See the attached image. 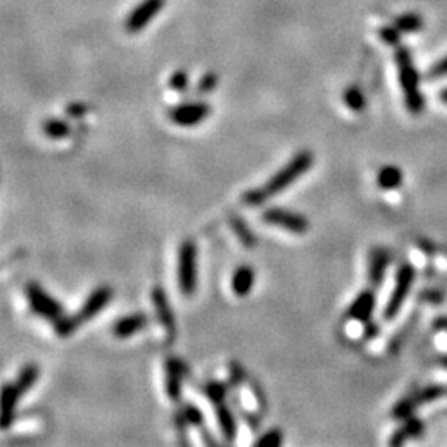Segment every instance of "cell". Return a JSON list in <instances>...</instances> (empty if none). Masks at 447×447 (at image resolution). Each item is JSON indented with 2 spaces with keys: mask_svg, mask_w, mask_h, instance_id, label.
Segmentation results:
<instances>
[{
  "mask_svg": "<svg viewBox=\"0 0 447 447\" xmlns=\"http://www.w3.org/2000/svg\"><path fill=\"white\" fill-rule=\"evenodd\" d=\"M174 424L178 428H189V425H202L204 424V412L194 404H184L174 414Z\"/></svg>",
  "mask_w": 447,
  "mask_h": 447,
  "instance_id": "cell-19",
  "label": "cell"
},
{
  "mask_svg": "<svg viewBox=\"0 0 447 447\" xmlns=\"http://www.w3.org/2000/svg\"><path fill=\"white\" fill-rule=\"evenodd\" d=\"M391 262V255L386 248L375 247L369 252L368 259V278L371 282L373 287H380L382 280H385L386 270Z\"/></svg>",
  "mask_w": 447,
  "mask_h": 447,
  "instance_id": "cell-15",
  "label": "cell"
},
{
  "mask_svg": "<svg viewBox=\"0 0 447 447\" xmlns=\"http://www.w3.org/2000/svg\"><path fill=\"white\" fill-rule=\"evenodd\" d=\"M380 37H381V40H385L388 45H398L401 33H399V30L393 25V27L381 28L380 30Z\"/></svg>",
  "mask_w": 447,
  "mask_h": 447,
  "instance_id": "cell-31",
  "label": "cell"
},
{
  "mask_svg": "<svg viewBox=\"0 0 447 447\" xmlns=\"http://www.w3.org/2000/svg\"><path fill=\"white\" fill-rule=\"evenodd\" d=\"M394 58H396L399 83H401L404 101H406L407 110H410L412 115H419L424 108V96L421 94L419 75L414 67V62H412L411 53L406 49H403V47H399Z\"/></svg>",
  "mask_w": 447,
  "mask_h": 447,
  "instance_id": "cell-2",
  "label": "cell"
},
{
  "mask_svg": "<svg viewBox=\"0 0 447 447\" xmlns=\"http://www.w3.org/2000/svg\"><path fill=\"white\" fill-rule=\"evenodd\" d=\"M230 382H224V381H208L204 386H202V393L204 396L208 398V401L214 406H219V404L227 403V396H229L230 391Z\"/></svg>",
  "mask_w": 447,
  "mask_h": 447,
  "instance_id": "cell-20",
  "label": "cell"
},
{
  "mask_svg": "<svg viewBox=\"0 0 447 447\" xmlns=\"http://www.w3.org/2000/svg\"><path fill=\"white\" fill-rule=\"evenodd\" d=\"M210 115V106L204 101L180 103L167 110V118L180 128H192L204 121Z\"/></svg>",
  "mask_w": 447,
  "mask_h": 447,
  "instance_id": "cell-7",
  "label": "cell"
},
{
  "mask_svg": "<svg viewBox=\"0 0 447 447\" xmlns=\"http://www.w3.org/2000/svg\"><path fill=\"white\" fill-rule=\"evenodd\" d=\"M423 432H424L423 421L414 418V416H411V418L404 419V424L401 428L396 429V431L393 432V436L389 437V447H403L407 441L416 439V437H419Z\"/></svg>",
  "mask_w": 447,
  "mask_h": 447,
  "instance_id": "cell-18",
  "label": "cell"
},
{
  "mask_svg": "<svg viewBox=\"0 0 447 447\" xmlns=\"http://www.w3.org/2000/svg\"><path fill=\"white\" fill-rule=\"evenodd\" d=\"M403 184V171L396 166H385L378 173V186L386 191L396 189Z\"/></svg>",
  "mask_w": 447,
  "mask_h": 447,
  "instance_id": "cell-21",
  "label": "cell"
},
{
  "mask_svg": "<svg viewBox=\"0 0 447 447\" xmlns=\"http://www.w3.org/2000/svg\"><path fill=\"white\" fill-rule=\"evenodd\" d=\"M429 76H431V78H442V76H447V55L429 70Z\"/></svg>",
  "mask_w": 447,
  "mask_h": 447,
  "instance_id": "cell-33",
  "label": "cell"
},
{
  "mask_svg": "<svg viewBox=\"0 0 447 447\" xmlns=\"http://www.w3.org/2000/svg\"><path fill=\"white\" fill-rule=\"evenodd\" d=\"M111 298H113V289L110 285H100L96 287L92 294L87 296L83 305L80 307V310L76 312V320H78L80 325L87 323V321L92 320L100 313L103 308L108 307Z\"/></svg>",
  "mask_w": 447,
  "mask_h": 447,
  "instance_id": "cell-8",
  "label": "cell"
},
{
  "mask_svg": "<svg viewBox=\"0 0 447 447\" xmlns=\"http://www.w3.org/2000/svg\"><path fill=\"white\" fill-rule=\"evenodd\" d=\"M246 381V371H244V368L240 366L237 363H232L230 366V386L234 388V386H240L242 382Z\"/></svg>",
  "mask_w": 447,
  "mask_h": 447,
  "instance_id": "cell-32",
  "label": "cell"
},
{
  "mask_svg": "<svg viewBox=\"0 0 447 447\" xmlns=\"http://www.w3.org/2000/svg\"><path fill=\"white\" fill-rule=\"evenodd\" d=\"M24 396V391L14 382H7L2 388V399H0V421H2V429L7 431L12 424L15 423L17 407H19L20 398Z\"/></svg>",
  "mask_w": 447,
  "mask_h": 447,
  "instance_id": "cell-10",
  "label": "cell"
},
{
  "mask_svg": "<svg viewBox=\"0 0 447 447\" xmlns=\"http://www.w3.org/2000/svg\"><path fill=\"white\" fill-rule=\"evenodd\" d=\"M219 83V76L214 71H208L205 75H202V78L197 83L196 92L197 94H208L210 92H214Z\"/></svg>",
  "mask_w": 447,
  "mask_h": 447,
  "instance_id": "cell-29",
  "label": "cell"
},
{
  "mask_svg": "<svg viewBox=\"0 0 447 447\" xmlns=\"http://www.w3.org/2000/svg\"><path fill=\"white\" fill-rule=\"evenodd\" d=\"M87 111V105H83V103H71V105H68L67 115L71 116V118H80V116H83Z\"/></svg>",
  "mask_w": 447,
  "mask_h": 447,
  "instance_id": "cell-34",
  "label": "cell"
},
{
  "mask_svg": "<svg viewBox=\"0 0 447 447\" xmlns=\"http://www.w3.org/2000/svg\"><path fill=\"white\" fill-rule=\"evenodd\" d=\"M313 161H315L313 153L308 151V149H302L280 171H277L267 183L246 191V194L242 196V202L248 205V208H257V205L264 204V202L270 201L272 197L282 194L287 187H290L292 184L296 183V179L302 178L305 173L310 171Z\"/></svg>",
  "mask_w": 447,
  "mask_h": 447,
  "instance_id": "cell-1",
  "label": "cell"
},
{
  "mask_svg": "<svg viewBox=\"0 0 447 447\" xmlns=\"http://www.w3.org/2000/svg\"><path fill=\"white\" fill-rule=\"evenodd\" d=\"M44 133L50 140H62V137L70 135V124L65 119L50 118L44 123Z\"/></svg>",
  "mask_w": 447,
  "mask_h": 447,
  "instance_id": "cell-24",
  "label": "cell"
},
{
  "mask_svg": "<svg viewBox=\"0 0 447 447\" xmlns=\"http://www.w3.org/2000/svg\"><path fill=\"white\" fill-rule=\"evenodd\" d=\"M25 298H27L30 310L45 320H50L51 323L65 315L63 305L55 296H51L40 283L28 282L25 285Z\"/></svg>",
  "mask_w": 447,
  "mask_h": 447,
  "instance_id": "cell-3",
  "label": "cell"
},
{
  "mask_svg": "<svg viewBox=\"0 0 447 447\" xmlns=\"http://www.w3.org/2000/svg\"><path fill=\"white\" fill-rule=\"evenodd\" d=\"M214 407H216V419H217L219 431H221L222 437L226 439V442H234L239 432L237 418H235L234 411L230 410L227 403H222Z\"/></svg>",
  "mask_w": 447,
  "mask_h": 447,
  "instance_id": "cell-17",
  "label": "cell"
},
{
  "mask_svg": "<svg viewBox=\"0 0 447 447\" xmlns=\"http://www.w3.org/2000/svg\"><path fill=\"white\" fill-rule=\"evenodd\" d=\"M149 321H151V318L146 313H130V315H124L115 321L113 335L119 339H126L133 337V335L140 333L141 330H144L149 325Z\"/></svg>",
  "mask_w": 447,
  "mask_h": 447,
  "instance_id": "cell-14",
  "label": "cell"
},
{
  "mask_svg": "<svg viewBox=\"0 0 447 447\" xmlns=\"http://www.w3.org/2000/svg\"><path fill=\"white\" fill-rule=\"evenodd\" d=\"M169 88L174 90V92H186L189 88V75L184 70H178L171 75L169 78Z\"/></svg>",
  "mask_w": 447,
  "mask_h": 447,
  "instance_id": "cell-30",
  "label": "cell"
},
{
  "mask_svg": "<svg viewBox=\"0 0 447 447\" xmlns=\"http://www.w3.org/2000/svg\"><path fill=\"white\" fill-rule=\"evenodd\" d=\"M178 282L183 295H192L197 287V247L194 240L180 244L178 252Z\"/></svg>",
  "mask_w": 447,
  "mask_h": 447,
  "instance_id": "cell-4",
  "label": "cell"
},
{
  "mask_svg": "<svg viewBox=\"0 0 447 447\" xmlns=\"http://www.w3.org/2000/svg\"><path fill=\"white\" fill-rule=\"evenodd\" d=\"M441 100L447 105V90H442V92H441Z\"/></svg>",
  "mask_w": 447,
  "mask_h": 447,
  "instance_id": "cell-37",
  "label": "cell"
},
{
  "mask_svg": "<svg viewBox=\"0 0 447 447\" xmlns=\"http://www.w3.org/2000/svg\"><path fill=\"white\" fill-rule=\"evenodd\" d=\"M439 326H441V328H444V330H446V332H447V320H442V321H439Z\"/></svg>",
  "mask_w": 447,
  "mask_h": 447,
  "instance_id": "cell-38",
  "label": "cell"
},
{
  "mask_svg": "<svg viewBox=\"0 0 447 447\" xmlns=\"http://www.w3.org/2000/svg\"><path fill=\"white\" fill-rule=\"evenodd\" d=\"M262 222L269 224V226L280 227L292 232V234H307V230L310 229V222L303 214L295 212V210L280 209V208H270L262 214Z\"/></svg>",
  "mask_w": 447,
  "mask_h": 447,
  "instance_id": "cell-6",
  "label": "cell"
},
{
  "mask_svg": "<svg viewBox=\"0 0 447 447\" xmlns=\"http://www.w3.org/2000/svg\"><path fill=\"white\" fill-rule=\"evenodd\" d=\"M230 226H232V230H234V234L237 235V239L244 244V247H247V248L255 247V244H257L255 235L252 234L251 229H248V226L246 222H244L242 217L232 216Z\"/></svg>",
  "mask_w": 447,
  "mask_h": 447,
  "instance_id": "cell-22",
  "label": "cell"
},
{
  "mask_svg": "<svg viewBox=\"0 0 447 447\" xmlns=\"http://www.w3.org/2000/svg\"><path fill=\"white\" fill-rule=\"evenodd\" d=\"M378 333V326H376V323H369V321H368V323H366V337L369 338V337H375V335Z\"/></svg>",
  "mask_w": 447,
  "mask_h": 447,
  "instance_id": "cell-36",
  "label": "cell"
},
{
  "mask_svg": "<svg viewBox=\"0 0 447 447\" xmlns=\"http://www.w3.org/2000/svg\"><path fill=\"white\" fill-rule=\"evenodd\" d=\"M202 442H204V447H230L229 444H221V442L208 431H202Z\"/></svg>",
  "mask_w": 447,
  "mask_h": 447,
  "instance_id": "cell-35",
  "label": "cell"
},
{
  "mask_svg": "<svg viewBox=\"0 0 447 447\" xmlns=\"http://www.w3.org/2000/svg\"><path fill=\"white\" fill-rule=\"evenodd\" d=\"M414 267L410 264H403L401 267L398 269L393 292H391L388 303H386L385 310H382V318H385V320H393L394 317H398L399 310H401L404 302H406L407 294H410L412 287V282H414Z\"/></svg>",
  "mask_w": 447,
  "mask_h": 447,
  "instance_id": "cell-5",
  "label": "cell"
},
{
  "mask_svg": "<svg viewBox=\"0 0 447 447\" xmlns=\"http://www.w3.org/2000/svg\"><path fill=\"white\" fill-rule=\"evenodd\" d=\"M343 100H345L348 108L356 111V113L363 111L364 106H366V98H364L363 92L356 87L348 88L346 92L343 93Z\"/></svg>",
  "mask_w": 447,
  "mask_h": 447,
  "instance_id": "cell-27",
  "label": "cell"
},
{
  "mask_svg": "<svg viewBox=\"0 0 447 447\" xmlns=\"http://www.w3.org/2000/svg\"><path fill=\"white\" fill-rule=\"evenodd\" d=\"M151 300H153L154 310H156L159 323H161L162 328H165L167 337L173 338L176 335V318H174L173 308H171L169 298H167L166 290L162 289L161 285H156L151 290Z\"/></svg>",
  "mask_w": 447,
  "mask_h": 447,
  "instance_id": "cell-11",
  "label": "cell"
},
{
  "mask_svg": "<svg viewBox=\"0 0 447 447\" xmlns=\"http://www.w3.org/2000/svg\"><path fill=\"white\" fill-rule=\"evenodd\" d=\"M376 307V294L373 290H363L361 294L356 295V298L351 302L348 308V318L351 320L361 321V323H368L371 320L373 312Z\"/></svg>",
  "mask_w": 447,
  "mask_h": 447,
  "instance_id": "cell-13",
  "label": "cell"
},
{
  "mask_svg": "<svg viewBox=\"0 0 447 447\" xmlns=\"http://www.w3.org/2000/svg\"><path fill=\"white\" fill-rule=\"evenodd\" d=\"M38 376H40V369H38L37 364L28 363V364H25L22 369H20L19 376H17V380H15V385L19 386V388L22 389L24 394H25L27 391L33 388V385L37 382Z\"/></svg>",
  "mask_w": 447,
  "mask_h": 447,
  "instance_id": "cell-23",
  "label": "cell"
},
{
  "mask_svg": "<svg viewBox=\"0 0 447 447\" xmlns=\"http://www.w3.org/2000/svg\"><path fill=\"white\" fill-rule=\"evenodd\" d=\"M283 446V431L280 428H272L257 437L253 447H282Z\"/></svg>",
  "mask_w": 447,
  "mask_h": 447,
  "instance_id": "cell-26",
  "label": "cell"
},
{
  "mask_svg": "<svg viewBox=\"0 0 447 447\" xmlns=\"http://www.w3.org/2000/svg\"><path fill=\"white\" fill-rule=\"evenodd\" d=\"M394 27L399 30V33H414L423 28V19L418 14H404L398 17Z\"/></svg>",
  "mask_w": 447,
  "mask_h": 447,
  "instance_id": "cell-25",
  "label": "cell"
},
{
  "mask_svg": "<svg viewBox=\"0 0 447 447\" xmlns=\"http://www.w3.org/2000/svg\"><path fill=\"white\" fill-rule=\"evenodd\" d=\"M253 285H255V270L251 265H239L230 278V289L234 295L244 298L253 290Z\"/></svg>",
  "mask_w": 447,
  "mask_h": 447,
  "instance_id": "cell-16",
  "label": "cell"
},
{
  "mask_svg": "<svg viewBox=\"0 0 447 447\" xmlns=\"http://www.w3.org/2000/svg\"><path fill=\"white\" fill-rule=\"evenodd\" d=\"M165 371H166V393L167 398L171 401H179L180 393H183V381L184 376H186V364L183 363L179 358H174V356H169L165 363Z\"/></svg>",
  "mask_w": 447,
  "mask_h": 447,
  "instance_id": "cell-12",
  "label": "cell"
},
{
  "mask_svg": "<svg viewBox=\"0 0 447 447\" xmlns=\"http://www.w3.org/2000/svg\"><path fill=\"white\" fill-rule=\"evenodd\" d=\"M78 326H81V325L78 323V320H76L75 315H63L62 318H58L57 321H53L55 333L62 338L70 337V335L75 332Z\"/></svg>",
  "mask_w": 447,
  "mask_h": 447,
  "instance_id": "cell-28",
  "label": "cell"
},
{
  "mask_svg": "<svg viewBox=\"0 0 447 447\" xmlns=\"http://www.w3.org/2000/svg\"><path fill=\"white\" fill-rule=\"evenodd\" d=\"M162 7H165V0H143L137 3L135 10L130 12L124 27L130 33H137L151 24V20L162 10Z\"/></svg>",
  "mask_w": 447,
  "mask_h": 447,
  "instance_id": "cell-9",
  "label": "cell"
}]
</instances>
